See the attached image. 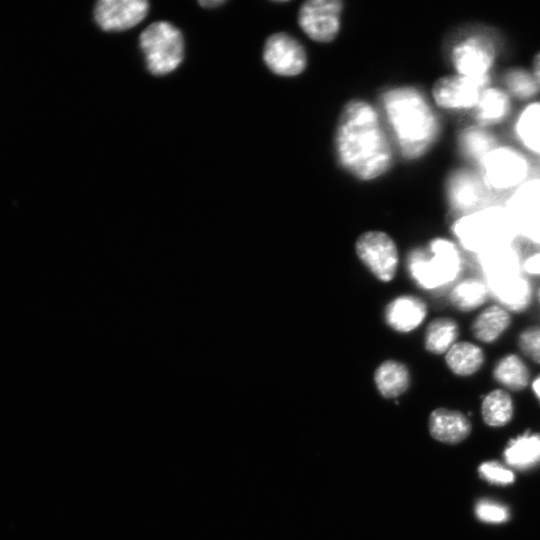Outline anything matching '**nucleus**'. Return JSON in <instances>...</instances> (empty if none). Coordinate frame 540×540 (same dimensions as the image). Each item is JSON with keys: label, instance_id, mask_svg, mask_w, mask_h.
<instances>
[{"label": "nucleus", "instance_id": "3", "mask_svg": "<svg viewBox=\"0 0 540 540\" xmlns=\"http://www.w3.org/2000/svg\"><path fill=\"white\" fill-rule=\"evenodd\" d=\"M463 265L459 247L443 237L432 239L425 248L414 249L408 255V268L413 280L427 290L455 282Z\"/></svg>", "mask_w": 540, "mask_h": 540}, {"label": "nucleus", "instance_id": "25", "mask_svg": "<svg viewBox=\"0 0 540 540\" xmlns=\"http://www.w3.org/2000/svg\"><path fill=\"white\" fill-rule=\"evenodd\" d=\"M460 327L451 317H437L430 321L424 334L426 350L435 355L446 352L458 341Z\"/></svg>", "mask_w": 540, "mask_h": 540}, {"label": "nucleus", "instance_id": "15", "mask_svg": "<svg viewBox=\"0 0 540 540\" xmlns=\"http://www.w3.org/2000/svg\"><path fill=\"white\" fill-rule=\"evenodd\" d=\"M512 313L493 303L481 308L470 324V332L479 344L496 343L511 327Z\"/></svg>", "mask_w": 540, "mask_h": 540}, {"label": "nucleus", "instance_id": "24", "mask_svg": "<svg viewBox=\"0 0 540 540\" xmlns=\"http://www.w3.org/2000/svg\"><path fill=\"white\" fill-rule=\"evenodd\" d=\"M457 144L465 158L477 163L498 145L496 137L489 128L476 123L460 131Z\"/></svg>", "mask_w": 540, "mask_h": 540}, {"label": "nucleus", "instance_id": "2", "mask_svg": "<svg viewBox=\"0 0 540 540\" xmlns=\"http://www.w3.org/2000/svg\"><path fill=\"white\" fill-rule=\"evenodd\" d=\"M381 103L401 155L406 159L422 156L440 130L425 95L414 87H396L382 94Z\"/></svg>", "mask_w": 540, "mask_h": 540}, {"label": "nucleus", "instance_id": "5", "mask_svg": "<svg viewBox=\"0 0 540 540\" xmlns=\"http://www.w3.org/2000/svg\"><path fill=\"white\" fill-rule=\"evenodd\" d=\"M140 47L148 70L155 75L174 71L184 56L181 32L165 21L154 22L143 30L140 35Z\"/></svg>", "mask_w": 540, "mask_h": 540}, {"label": "nucleus", "instance_id": "32", "mask_svg": "<svg viewBox=\"0 0 540 540\" xmlns=\"http://www.w3.org/2000/svg\"><path fill=\"white\" fill-rule=\"evenodd\" d=\"M522 268L526 274L540 276V252L528 256L524 260Z\"/></svg>", "mask_w": 540, "mask_h": 540}, {"label": "nucleus", "instance_id": "17", "mask_svg": "<svg viewBox=\"0 0 540 540\" xmlns=\"http://www.w3.org/2000/svg\"><path fill=\"white\" fill-rule=\"evenodd\" d=\"M427 315L425 302L411 295L392 300L385 309L386 323L398 332H409L417 328Z\"/></svg>", "mask_w": 540, "mask_h": 540}, {"label": "nucleus", "instance_id": "33", "mask_svg": "<svg viewBox=\"0 0 540 540\" xmlns=\"http://www.w3.org/2000/svg\"><path fill=\"white\" fill-rule=\"evenodd\" d=\"M531 72L537 81L538 85L540 86V50H538L533 58L531 63Z\"/></svg>", "mask_w": 540, "mask_h": 540}, {"label": "nucleus", "instance_id": "27", "mask_svg": "<svg viewBox=\"0 0 540 540\" xmlns=\"http://www.w3.org/2000/svg\"><path fill=\"white\" fill-rule=\"evenodd\" d=\"M506 463L517 469H527L540 463V435L529 434L511 439L504 451Z\"/></svg>", "mask_w": 540, "mask_h": 540}, {"label": "nucleus", "instance_id": "8", "mask_svg": "<svg viewBox=\"0 0 540 540\" xmlns=\"http://www.w3.org/2000/svg\"><path fill=\"white\" fill-rule=\"evenodd\" d=\"M343 3L338 0H309L298 10V24L313 41L329 43L339 34Z\"/></svg>", "mask_w": 540, "mask_h": 540}, {"label": "nucleus", "instance_id": "20", "mask_svg": "<svg viewBox=\"0 0 540 540\" xmlns=\"http://www.w3.org/2000/svg\"><path fill=\"white\" fill-rule=\"evenodd\" d=\"M445 363L454 375L470 377L477 374L484 367L486 353L477 342L457 341L446 352Z\"/></svg>", "mask_w": 540, "mask_h": 540}, {"label": "nucleus", "instance_id": "1", "mask_svg": "<svg viewBox=\"0 0 540 540\" xmlns=\"http://www.w3.org/2000/svg\"><path fill=\"white\" fill-rule=\"evenodd\" d=\"M334 150L341 167L362 181L382 176L392 162V148L379 115L361 99L343 106L334 133Z\"/></svg>", "mask_w": 540, "mask_h": 540}, {"label": "nucleus", "instance_id": "13", "mask_svg": "<svg viewBox=\"0 0 540 540\" xmlns=\"http://www.w3.org/2000/svg\"><path fill=\"white\" fill-rule=\"evenodd\" d=\"M148 8L143 0H102L94 8V18L105 31H123L140 23Z\"/></svg>", "mask_w": 540, "mask_h": 540}, {"label": "nucleus", "instance_id": "29", "mask_svg": "<svg viewBox=\"0 0 540 540\" xmlns=\"http://www.w3.org/2000/svg\"><path fill=\"white\" fill-rule=\"evenodd\" d=\"M517 347L523 357L540 365V326L522 329L517 336Z\"/></svg>", "mask_w": 540, "mask_h": 540}, {"label": "nucleus", "instance_id": "36", "mask_svg": "<svg viewBox=\"0 0 540 540\" xmlns=\"http://www.w3.org/2000/svg\"><path fill=\"white\" fill-rule=\"evenodd\" d=\"M539 299H540V291H539Z\"/></svg>", "mask_w": 540, "mask_h": 540}, {"label": "nucleus", "instance_id": "31", "mask_svg": "<svg viewBox=\"0 0 540 540\" xmlns=\"http://www.w3.org/2000/svg\"><path fill=\"white\" fill-rule=\"evenodd\" d=\"M478 472L482 479L491 484L508 485L515 480L513 472L496 461L482 463Z\"/></svg>", "mask_w": 540, "mask_h": 540}, {"label": "nucleus", "instance_id": "18", "mask_svg": "<svg viewBox=\"0 0 540 540\" xmlns=\"http://www.w3.org/2000/svg\"><path fill=\"white\" fill-rule=\"evenodd\" d=\"M512 111V98L503 87L489 85L480 94L473 115L476 124L484 127L496 125L508 118Z\"/></svg>", "mask_w": 540, "mask_h": 540}, {"label": "nucleus", "instance_id": "16", "mask_svg": "<svg viewBox=\"0 0 540 540\" xmlns=\"http://www.w3.org/2000/svg\"><path fill=\"white\" fill-rule=\"evenodd\" d=\"M431 436L445 444H457L465 440L472 429L469 418L458 410L436 408L428 420Z\"/></svg>", "mask_w": 540, "mask_h": 540}, {"label": "nucleus", "instance_id": "14", "mask_svg": "<svg viewBox=\"0 0 540 540\" xmlns=\"http://www.w3.org/2000/svg\"><path fill=\"white\" fill-rule=\"evenodd\" d=\"M486 283L490 296L511 313L524 312L532 303V285L520 272L487 278Z\"/></svg>", "mask_w": 540, "mask_h": 540}, {"label": "nucleus", "instance_id": "19", "mask_svg": "<svg viewBox=\"0 0 540 540\" xmlns=\"http://www.w3.org/2000/svg\"><path fill=\"white\" fill-rule=\"evenodd\" d=\"M491 375L500 388L508 392H520L531 382L530 368L522 355L506 353L494 363Z\"/></svg>", "mask_w": 540, "mask_h": 540}, {"label": "nucleus", "instance_id": "30", "mask_svg": "<svg viewBox=\"0 0 540 540\" xmlns=\"http://www.w3.org/2000/svg\"><path fill=\"white\" fill-rule=\"evenodd\" d=\"M475 514L479 520L488 523H502L509 519V510L505 505L488 499L477 502Z\"/></svg>", "mask_w": 540, "mask_h": 540}, {"label": "nucleus", "instance_id": "35", "mask_svg": "<svg viewBox=\"0 0 540 540\" xmlns=\"http://www.w3.org/2000/svg\"><path fill=\"white\" fill-rule=\"evenodd\" d=\"M224 1H216V0H213V1H200L199 4L202 6V7H205V8H215L216 6H219L221 4H223Z\"/></svg>", "mask_w": 540, "mask_h": 540}, {"label": "nucleus", "instance_id": "4", "mask_svg": "<svg viewBox=\"0 0 540 540\" xmlns=\"http://www.w3.org/2000/svg\"><path fill=\"white\" fill-rule=\"evenodd\" d=\"M477 164V173L489 191L513 192L530 178L527 155L511 145L498 144Z\"/></svg>", "mask_w": 540, "mask_h": 540}, {"label": "nucleus", "instance_id": "9", "mask_svg": "<svg viewBox=\"0 0 540 540\" xmlns=\"http://www.w3.org/2000/svg\"><path fill=\"white\" fill-rule=\"evenodd\" d=\"M356 253L365 266L383 282L391 281L398 266V251L393 239L383 231H367L356 240Z\"/></svg>", "mask_w": 540, "mask_h": 540}, {"label": "nucleus", "instance_id": "21", "mask_svg": "<svg viewBox=\"0 0 540 540\" xmlns=\"http://www.w3.org/2000/svg\"><path fill=\"white\" fill-rule=\"evenodd\" d=\"M513 133L525 151L540 157V100L528 102L518 111Z\"/></svg>", "mask_w": 540, "mask_h": 540}, {"label": "nucleus", "instance_id": "7", "mask_svg": "<svg viewBox=\"0 0 540 540\" xmlns=\"http://www.w3.org/2000/svg\"><path fill=\"white\" fill-rule=\"evenodd\" d=\"M510 217L506 210L499 206L485 207L460 216L453 224V233L466 248L498 239L508 233Z\"/></svg>", "mask_w": 540, "mask_h": 540}, {"label": "nucleus", "instance_id": "11", "mask_svg": "<svg viewBox=\"0 0 540 540\" xmlns=\"http://www.w3.org/2000/svg\"><path fill=\"white\" fill-rule=\"evenodd\" d=\"M489 85L455 73L438 78L431 93L435 104L441 109L473 111L482 90Z\"/></svg>", "mask_w": 540, "mask_h": 540}, {"label": "nucleus", "instance_id": "34", "mask_svg": "<svg viewBox=\"0 0 540 540\" xmlns=\"http://www.w3.org/2000/svg\"><path fill=\"white\" fill-rule=\"evenodd\" d=\"M530 387L536 398L540 402V373L536 374L530 382Z\"/></svg>", "mask_w": 540, "mask_h": 540}, {"label": "nucleus", "instance_id": "28", "mask_svg": "<svg viewBox=\"0 0 540 540\" xmlns=\"http://www.w3.org/2000/svg\"><path fill=\"white\" fill-rule=\"evenodd\" d=\"M503 88L511 98L531 102L540 92V86L530 69L521 66L507 68L502 74Z\"/></svg>", "mask_w": 540, "mask_h": 540}, {"label": "nucleus", "instance_id": "22", "mask_svg": "<svg viewBox=\"0 0 540 540\" xmlns=\"http://www.w3.org/2000/svg\"><path fill=\"white\" fill-rule=\"evenodd\" d=\"M489 297L490 292L486 281L473 276L459 280L449 293L451 304L464 313L480 310Z\"/></svg>", "mask_w": 540, "mask_h": 540}, {"label": "nucleus", "instance_id": "6", "mask_svg": "<svg viewBox=\"0 0 540 540\" xmlns=\"http://www.w3.org/2000/svg\"><path fill=\"white\" fill-rule=\"evenodd\" d=\"M497 58L493 40L483 33H472L458 40L450 52L456 74L485 84L491 82V72Z\"/></svg>", "mask_w": 540, "mask_h": 540}, {"label": "nucleus", "instance_id": "10", "mask_svg": "<svg viewBox=\"0 0 540 540\" xmlns=\"http://www.w3.org/2000/svg\"><path fill=\"white\" fill-rule=\"evenodd\" d=\"M262 56L267 68L282 77L300 75L308 63L304 46L286 32L270 35L263 46Z\"/></svg>", "mask_w": 540, "mask_h": 540}, {"label": "nucleus", "instance_id": "23", "mask_svg": "<svg viewBox=\"0 0 540 540\" xmlns=\"http://www.w3.org/2000/svg\"><path fill=\"white\" fill-rule=\"evenodd\" d=\"M374 382L385 398H396L407 391L410 375L407 367L395 360H386L374 372Z\"/></svg>", "mask_w": 540, "mask_h": 540}, {"label": "nucleus", "instance_id": "12", "mask_svg": "<svg viewBox=\"0 0 540 540\" xmlns=\"http://www.w3.org/2000/svg\"><path fill=\"white\" fill-rule=\"evenodd\" d=\"M487 190L478 173L469 169L453 170L445 181V192L450 208L460 216L476 210Z\"/></svg>", "mask_w": 540, "mask_h": 540}, {"label": "nucleus", "instance_id": "26", "mask_svg": "<svg viewBox=\"0 0 540 540\" xmlns=\"http://www.w3.org/2000/svg\"><path fill=\"white\" fill-rule=\"evenodd\" d=\"M481 415L489 426L501 427L508 424L514 415V402L510 392L495 388L482 396Z\"/></svg>", "mask_w": 540, "mask_h": 540}]
</instances>
